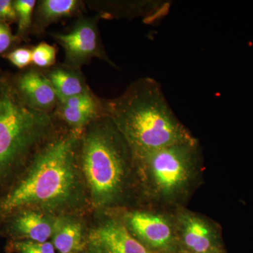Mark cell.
<instances>
[{"instance_id":"e0dca14e","label":"cell","mask_w":253,"mask_h":253,"mask_svg":"<svg viewBox=\"0 0 253 253\" xmlns=\"http://www.w3.org/2000/svg\"><path fill=\"white\" fill-rule=\"evenodd\" d=\"M56 51L54 46L40 43L32 49V63L41 68H49L56 62Z\"/></svg>"},{"instance_id":"44dd1931","label":"cell","mask_w":253,"mask_h":253,"mask_svg":"<svg viewBox=\"0 0 253 253\" xmlns=\"http://www.w3.org/2000/svg\"><path fill=\"white\" fill-rule=\"evenodd\" d=\"M0 22L10 24L17 22V14L11 0H0Z\"/></svg>"},{"instance_id":"52a82bcc","label":"cell","mask_w":253,"mask_h":253,"mask_svg":"<svg viewBox=\"0 0 253 253\" xmlns=\"http://www.w3.org/2000/svg\"><path fill=\"white\" fill-rule=\"evenodd\" d=\"M18 96L28 106L36 111L49 113L59 104L54 86L46 76L31 68L12 77Z\"/></svg>"},{"instance_id":"ac0fdd59","label":"cell","mask_w":253,"mask_h":253,"mask_svg":"<svg viewBox=\"0 0 253 253\" xmlns=\"http://www.w3.org/2000/svg\"><path fill=\"white\" fill-rule=\"evenodd\" d=\"M13 250L17 253H55V248L51 243L36 242L28 240L13 241Z\"/></svg>"},{"instance_id":"d6986e66","label":"cell","mask_w":253,"mask_h":253,"mask_svg":"<svg viewBox=\"0 0 253 253\" xmlns=\"http://www.w3.org/2000/svg\"><path fill=\"white\" fill-rule=\"evenodd\" d=\"M2 56L19 69L28 67L32 63V49L26 47L16 48Z\"/></svg>"},{"instance_id":"8fae6325","label":"cell","mask_w":253,"mask_h":253,"mask_svg":"<svg viewBox=\"0 0 253 253\" xmlns=\"http://www.w3.org/2000/svg\"><path fill=\"white\" fill-rule=\"evenodd\" d=\"M181 239L188 252L224 253L212 228L201 218L184 214L181 219Z\"/></svg>"},{"instance_id":"7402d4cb","label":"cell","mask_w":253,"mask_h":253,"mask_svg":"<svg viewBox=\"0 0 253 253\" xmlns=\"http://www.w3.org/2000/svg\"><path fill=\"white\" fill-rule=\"evenodd\" d=\"M88 253H103V252L97 246L91 243L90 249H89Z\"/></svg>"},{"instance_id":"5b68a950","label":"cell","mask_w":253,"mask_h":253,"mask_svg":"<svg viewBox=\"0 0 253 253\" xmlns=\"http://www.w3.org/2000/svg\"><path fill=\"white\" fill-rule=\"evenodd\" d=\"M194 138L139 157L149 169L158 192L170 196L180 191L189 179L197 155Z\"/></svg>"},{"instance_id":"2e32d148","label":"cell","mask_w":253,"mask_h":253,"mask_svg":"<svg viewBox=\"0 0 253 253\" xmlns=\"http://www.w3.org/2000/svg\"><path fill=\"white\" fill-rule=\"evenodd\" d=\"M14 4L17 14L16 36L22 41L28 36L33 26V11L37 3L35 0H15Z\"/></svg>"},{"instance_id":"7c38bea8","label":"cell","mask_w":253,"mask_h":253,"mask_svg":"<svg viewBox=\"0 0 253 253\" xmlns=\"http://www.w3.org/2000/svg\"><path fill=\"white\" fill-rule=\"evenodd\" d=\"M35 31L40 33L51 23L79 14L84 8L83 1L78 0H42L36 6Z\"/></svg>"},{"instance_id":"ba28073f","label":"cell","mask_w":253,"mask_h":253,"mask_svg":"<svg viewBox=\"0 0 253 253\" xmlns=\"http://www.w3.org/2000/svg\"><path fill=\"white\" fill-rule=\"evenodd\" d=\"M5 229L13 241L28 240L36 242H46L52 236L54 224L42 214L33 209L16 211L1 219Z\"/></svg>"},{"instance_id":"3957f363","label":"cell","mask_w":253,"mask_h":253,"mask_svg":"<svg viewBox=\"0 0 253 253\" xmlns=\"http://www.w3.org/2000/svg\"><path fill=\"white\" fill-rule=\"evenodd\" d=\"M51 122L50 113L31 109L23 102L12 76H0V194L18 175Z\"/></svg>"},{"instance_id":"5bb4252c","label":"cell","mask_w":253,"mask_h":253,"mask_svg":"<svg viewBox=\"0 0 253 253\" xmlns=\"http://www.w3.org/2000/svg\"><path fill=\"white\" fill-rule=\"evenodd\" d=\"M52 244L60 253H76L83 249L81 224L69 219H59L54 224Z\"/></svg>"},{"instance_id":"6da1fadb","label":"cell","mask_w":253,"mask_h":253,"mask_svg":"<svg viewBox=\"0 0 253 253\" xmlns=\"http://www.w3.org/2000/svg\"><path fill=\"white\" fill-rule=\"evenodd\" d=\"M101 103L104 115L139 158L193 139L152 78L134 82L117 98Z\"/></svg>"},{"instance_id":"277c9868","label":"cell","mask_w":253,"mask_h":253,"mask_svg":"<svg viewBox=\"0 0 253 253\" xmlns=\"http://www.w3.org/2000/svg\"><path fill=\"white\" fill-rule=\"evenodd\" d=\"M98 121L83 139L82 162L95 202L104 205L112 201L121 189L126 160L112 121L105 115Z\"/></svg>"},{"instance_id":"4fadbf2b","label":"cell","mask_w":253,"mask_h":253,"mask_svg":"<svg viewBox=\"0 0 253 253\" xmlns=\"http://www.w3.org/2000/svg\"><path fill=\"white\" fill-rule=\"evenodd\" d=\"M46 77L54 86L59 101L91 92L79 70L68 67L65 65L51 70Z\"/></svg>"},{"instance_id":"7a4b0ae2","label":"cell","mask_w":253,"mask_h":253,"mask_svg":"<svg viewBox=\"0 0 253 253\" xmlns=\"http://www.w3.org/2000/svg\"><path fill=\"white\" fill-rule=\"evenodd\" d=\"M76 144L74 132L47 143L0 194V220L21 210L66 202L76 187Z\"/></svg>"},{"instance_id":"603a6c76","label":"cell","mask_w":253,"mask_h":253,"mask_svg":"<svg viewBox=\"0 0 253 253\" xmlns=\"http://www.w3.org/2000/svg\"><path fill=\"white\" fill-rule=\"evenodd\" d=\"M184 253H191V252H188V251H185Z\"/></svg>"},{"instance_id":"8992f818","label":"cell","mask_w":253,"mask_h":253,"mask_svg":"<svg viewBox=\"0 0 253 253\" xmlns=\"http://www.w3.org/2000/svg\"><path fill=\"white\" fill-rule=\"evenodd\" d=\"M97 23L95 17L81 18L67 33L53 35L64 50L65 66L79 70L95 57L112 64L103 47Z\"/></svg>"},{"instance_id":"ffe728a7","label":"cell","mask_w":253,"mask_h":253,"mask_svg":"<svg viewBox=\"0 0 253 253\" xmlns=\"http://www.w3.org/2000/svg\"><path fill=\"white\" fill-rule=\"evenodd\" d=\"M21 42L16 35H13L9 24L0 22V56L9 52Z\"/></svg>"},{"instance_id":"30bf717a","label":"cell","mask_w":253,"mask_h":253,"mask_svg":"<svg viewBox=\"0 0 253 253\" xmlns=\"http://www.w3.org/2000/svg\"><path fill=\"white\" fill-rule=\"evenodd\" d=\"M91 241L103 253H155L134 239L124 226L113 221L93 231Z\"/></svg>"},{"instance_id":"9c48e42d","label":"cell","mask_w":253,"mask_h":253,"mask_svg":"<svg viewBox=\"0 0 253 253\" xmlns=\"http://www.w3.org/2000/svg\"><path fill=\"white\" fill-rule=\"evenodd\" d=\"M129 223L136 235L153 249L168 253L174 248L172 228L164 217L150 213L134 212L129 216Z\"/></svg>"},{"instance_id":"9a60e30c","label":"cell","mask_w":253,"mask_h":253,"mask_svg":"<svg viewBox=\"0 0 253 253\" xmlns=\"http://www.w3.org/2000/svg\"><path fill=\"white\" fill-rule=\"evenodd\" d=\"M56 111L60 117L76 131L80 130L96 118L104 115L97 111L69 107L61 104H58Z\"/></svg>"}]
</instances>
